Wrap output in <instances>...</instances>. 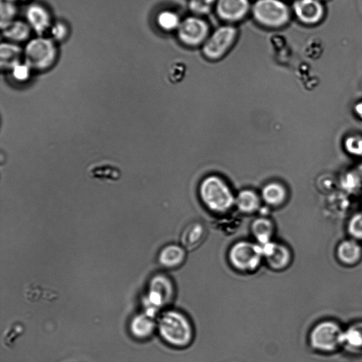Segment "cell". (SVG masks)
<instances>
[{
  "mask_svg": "<svg viewBox=\"0 0 362 362\" xmlns=\"http://www.w3.org/2000/svg\"><path fill=\"white\" fill-rule=\"evenodd\" d=\"M298 20L305 25H315L325 15V7L321 0H296L292 6Z\"/></svg>",
  "mask_w": 362,
  "mask_h": 362,
  "instance_id": "obj_10",
  "label": "cell"
},
{
  "mask_svg": "<svg viewBox=\"0 0 362 362\" xmlns=\"http://www.w3.org/2000/svg\"><path fill=\"white\" fill-rule=\"evenodd\" d=\"M17 8L14 2L1 0L0 6V26L4 28L15 21Z\"/></svg>",
  "mask_w": 362,
  "mask_h": 362,
  "instance_id": "obj_25",
  "label": "cell"
},
{
  "mask_svg": "<svg viewBox=\"0 0 362 362\" xmlns=\"http://www.w3.org/2000/svg\"><path fill=\"white\" fill-rule=\"evenodd\" d=\"M254 18L269 28H279L290 19V10L281 0H257L252 7Z\"/></svg>",
  "mask_w": 362,
  "mask_h": 362,
  "instance_id": "obj_5",
  "label": "cell"
},
{
  "mask_svg": "<svg viewBox=\"0 0 362 362\" xmlns=\"http://www.w3.org/2000/svg\"><path fill=\"white\" fill-rule=\"evenodd\" d=\"M49 32L54 41L60 42L64 40L69 35V28L66 24L62 21L52 23Z\"/></svg>",
  "mask_w": 362,
  "mask_h": 362,
  "instance_id": "obj_28",
  "label": "cell"
},
{
  "mask_svg": "<svg viewBox=\"0 0 362 362\" xmlns=\"http://www.w3.org/2000/svg\"><path fill=\"white\" fill-rule=\"evenodd\" d=\"M156 23L162 30L172 31L178 28L181 21L178 15L174 11L165 10L157 15Z\"/></svg>",
  "mask_w": 362,
  "mask_h": 362,
  "instance_id": "obj_24",
  "label": "cell"
},
{
  "mask_svg": "<svg viewBox=\"0 0 362 362\" xmlns=\"http://www.w3.org/2000/svg\"><path fill=\"white\" fill-rule=\"evenodd\" d=\"M336 256L339 262L345 266L356 265L362 259V246L354 239L344 240L336 248Z\"/></svg>",
  "mask_w": 362,
  "mask_h": 362,
  "instance_id": "obj_14",
  "label": "cell"
},
{
  "mask_svg": "<svg viewBox=\"0 0 362 362\" xmlns=\"http://www.w3.org/2000/svg\"><path fill=\"white\" fill-rule=\"evenodd\" d=\"M145 302L148 308L146 313L153 316L161 306L168 303L173 294V285L165 276H156L150 282Z\"/></svg>",
  "mask_w": 362,
  "mask_h": 362,
  "instance_id": "obj_9",
  "label": "cell"
},
{
  "mask_svg": "<svg viewBox=\"0 0 362 362\" xmlns=\"http://www.w3.org/2000/svg\"><path fill=\"white\" fill-rule=\"evenodd\" d=\"M30 67L25 62H20L14 66L12 70L13 75L18 79H25L28 76Z\"/></svg>",
  "mask_w": 362,
  "mask_h": 362,
  "instance_id": "obj_30",
  "label": "cell"
},
{
  "mask_svg": "<svg viewBox=\"0 0 362 362\" xmlns=\"http://www.w3.org/2000/svg\"><path fill=\"white\" fill-rule=\"evenodd\" d=\"M7 1H12V2H15L16 1H25V0H7Z\"/></svg>",
  "mask_w": 362,
  "mask_h": 362,
  "instance_id": "obj_32",
  "label": "cell"
},
{
  "mask_svg": "<svg viewBox=\"0 0 362 362\" xmlns=\"http://www.w3.org/2000/svg\"><path fill=\"white\" fill-rule=\"evenodd\" d=\"M158 328L162 339L171 346L185 347L192 340V327L179 311L170 310L163 313L158 320Z\"/></svg>",
  "mask_w": 362,
  "mask_h": 362,
  "instance_id": "obj_1",
  "label": "cell"
},
{
  "mask_svg": "<svg viewBox=\"0 0 362 362\" xmlns=\"http://www.w3.org/2000/svg\"><path fill=\"white\" fill-rule=\"evenodd\" d=\"M23 58V49L16 43L4 42L0 45V63L1 68L11 69L21 62Z\"/></svg>",
  "mask_w": 362,
  "mask_h": 362,
  "instance_id": "obj_15",
  "label": "cell"
},
{
  "mask_svg": "<svg viewBox=\"0 0 362 362\" xmlns=\"http://www.w3.org/2000/svg\"><path fill=\"white\" fill-rule=\"evenodd\" d=\"M216 0H189L190 10L197 14H205L210 11Z\"/></svg>",
  "mask_w": 362,
  "mask_h": 362,
  "instance_id": "obj_29",
  "label": "cell"
},
{
  "mask_svg": "<svg viewBox=\"0 0 362 362\" xmlns=\"http://www.w3.org/2000/svg\"><path fill=\"white\" fill-rule=\"evenodd\" d=\"M344 329L333 320H324L311 329L308 340L313 349L320 352L331 353L344 346Z\"/></svg>",
  "mask_w": 362,
  "mask_h": 362,
  "instance_id": "obj_3",
  "label": "cell"
},
{
  "mask_svg": "<svg viewBox=\"0 0 362 362\" xmlns=\"http://www.w3.org/2000/svg\"><path fill=\"white\" fill-rule=\"evenodd\" d=\"M199 195L205 206L217 213L226 212L234 202L233 194L226 183L214 175L202 180L199 186Z\"/></svg>",
  "mask_w": 362,
  "mask_h": 362,
  "instance_id": "obj_2",
  "label": "cell"
},
{
  "mask_svg": "<svg viewBox=\"0 0 362 362\" xmlns=\"http://www.w3.org/2000/svg\"><path fill=\"white\" fill-rule=\"evenodd\" d=\"M156 323L153 316L147 313L135 317L131 323V331L133 334L140 339L149 337L153 332Z\"/></svg>",
  "mask_w": 362,
  "mask_h": 362,
  "instance_id": "obj_19",
  "label": "cell"
},
{
  "mask_svg": "<svg viewBox=\"0 0 362 362\" xmlns=\"http://www.w3.org/2000/svg\"><path fill=\"white\" fill-rule=\"evenodd\" d=\"M262 247L246 240L233 244L228 252V260L233 268L240 272H252L260 264L263 259Z\"/></svg>",
  "mask_w": 362,
  "mask_h": 362,
  "instance_id": "obj_6",
  "label": "cell"
},
{
  "mask_svg": "<svg viewBox=\"0 0 362 362\" xmlns=\"http://www.w3.org/2000/svg\"><path fill=\"white\" fill-rule=\"evenodd\" d=\"M251 230L257 244L264 245L272 242L274 227L269 220L264 218L256 219L252 224Z\"/></svg>",
  "mask_w": 362,
  "mask_h": 362,
  "instance_id": "obj_21",
  "label": "cell"
},
{
  "mask_svg": "<svg viewBox=\"0 0 362 362\" xmlns=\"http://www.w3.org/2000/svg\"><path fill=\"white\" fill-rule=\"evenodd\" d=\"M236 204L241 211L251 213L259 207V199L254 192L243 190L239 193Z\"/></svg>",
  "mask_w": 362,
  "mask_h": 362,
  "instance_id": "obj_23",
  "label": "cell"
},
{
  "mask_svg": "<svg viewBox=\"0 0 362 362\" xmlns=\"http://www.w3.org/2000/svg\"><path fill=\"white\" fill-rule=\"evenodd\" d=\"M345 151L353 156H362V136L359 134H351L347 136L344 141Z\"/></svg>",
  "mask_w": 362,
  "mask_h": 362,
  "instance_id": "obj_27",
  "label": "cell"
},
{
  "mask_svg": "<svg viewBox=\"0 0 362 362\" xmlns=\"http://www.w3.org/2000/svg\"><path fill=\"white\" fill-rule=\"evenodd\" d=\"M25 15L27 23L37 36L44 35L52 25L49 12L39 4H30Z\"/></svg>",
  "mask_w": 362,
  "mask_h": 362,
  "instance_id": "obj_12",
  "label": "cell"
},
{
  "mask_svg": "<svg viewBox=\"0 0 362 362\" xmlns=\"http://www.w3.org/2000/svg\"><path fill=\"white\" fill-rule=\"evenodd\" d=\"M344 345L352 349H362V321L356 322L344 329Z\"/></svg>",
  "mask_w": 362,
  "mask_h": 362,
  "instance_id": "obj_22",
  "label": "cell"
},
{
  "mask_svg": "<svg viewBox=\"0 0 362 362\" xmlns=\"http://www.w3.org/2000/svg\"><path fill=\"white\" fill-rule=\"evenodd\" d=\"M354 112L356 117L362 120V101L358 102L354 107Z\"/></svg>",
  "mask_w": 362,
  "mask_h": 362,
  "instance_id": "obj_31",
  "label": "cell"
},
{
  "mask_svg": "<svg viewBox=\"0 0 362 362\" xmlns=\"http://www.w3.org/2000/svg\"><path fill=\"white\" fill-rule=\"evenodd\" d=\"M260 246L263 257L271 269L279 271L289 266L292 259V255L291 250L286 245L270 242Z\"/></svg>",
  "mask_w": 362,
  "mask_h": 362,
  "instance_id": "obj_11",
  "label": "cell"
},
{
  "mask_svg": "<svg viewBox=\"0 0 362 362\" xmlns=\"http://www.w3.org/2000/svg\"><path fill=\"white\" fill-rule=\"evenodd\" d=\"M249 8L248 0H217L216 3L217 15L221 19L228 22L243 19Z\"/></svg>",
  "mask_w": 362,
  "mask_h": 362,
  "instance_id": "obj_13",
  "label": "cell"
},
{
  "mask_svg": "<svg viewBox=\"0 0 362 362\" xmlns=\"http://www.w3.org/2000/svg\"><path fill=\"white\" fill-rule=\"evenodd\" d=\"M209 25L196 16H189L181 21L177 29V37L181 42L195 47L204 44L209 37Z\"/></svg>",
  "mask_w": 362,
  "mask_h": 362,
  "instance_id": "obj_8",
  "label": "cell"
},
{
  "mask_svg": "<svg viewBox=\"0 0 362 362\" xmlns=\"http://www.w3.org/2000/svg\"><path fill=\"white\" fill-rule=\"evenodd\" d=\"M204 235V228L201 224H190L181 235V245L185 250L194 249L202 243Z\"/></svg>",
  "mask_w": 362,
  "mask_h": 362,
  "instance_id": "obj_18",
  "label": "cell"
},
{
  "mask_svg": "<svg viewBox=\"0 0 362 362\" xmlns=\"http://www.w3.org/2000/svg\"><path fill=\"white\" fill-rule=\"evenodd\" d=\"M31 30L26 21L20 20H15L1 29L2 35L6 40L16 44L28 40Z\"/></svg>",
  "mask_w": 362,
  "mask_h": 362,
  "instance_id": "obj_17",
  "label": "cell"
},
{
  "mask_svg": "<svg viewBox=\"0 0 362 362\" xmlns=\"http://www.w3.org/2000/svg\"><path fill=\"white\" fill-rule=\"evenodd\" d=\"M262 197L267 204L272 206H279L286 200L287 190L281 183L270 182L262 189Z\"/></svg>",
  "mask_w": 362,
  "mask_h": 362,
  "instance_id": "obj_20",
  "label": "cell"
},
{
  "mask_svg": "<svg viewBox=\"0 0 362 362\" xmlns=\"http://www.w3.org/2000/svg\"><path fill=\"white\" fill-rule=\"evenodd\" d=\"M57 47L52 38L37 36L29 40L23 48V60L30 69L45 70L57 58Z\"/></svg>",
  "mask_w": 362,
  "mask_h": 362,
  "instance_id": "obj_4",
  "label": "cell"
},
{
  "mask_svg": "<svg viewBox=\"0 0 362 362\" xmlns=\"http://www.w3.org/2000/svg\"><path fill=\"white\" fill-rule=\"evenodd\" d=\"M347 232L351 238L362 241V211L353 214L346 225Z\"/></svg>",
  "mask_w": 362,
  "mask_h": 362,
  "instance_id": "obj_26",
  "label": "cell"
},
{
  "mask_svg": "<svg viewBox=\"0 0 362 362\" xmlns=\"http://www.w3.org/2000/svg\"><path fill=\"white\" fill-rule=\"evenodd\" d=\"M185 255V249L182 245L171 244L161 250L158 259L163 267L175 268L183 262Z\"/></svg>",
  "mask_w": 362,
  "mask_h": 362,
  "instance_id": "obj_16",
  "label": "cell"
},
{
  "mask_svg": "<svg viewBox=\"0 0 362 362\" xmlns=\"http://www.w3.org/2000/svg\"><path fill=\"white\" fill-rule=\"evenodd\" d=\"M237 34L235 28L226 25L218 28L203 44L202 52L209 59H218L228 50Z\"/></svg>",
  "mask_w": 362,
  "mask_h": 362,
  "instance_id": "obj_7",
  "label": "cell"
}]
</instances>
